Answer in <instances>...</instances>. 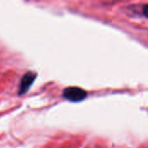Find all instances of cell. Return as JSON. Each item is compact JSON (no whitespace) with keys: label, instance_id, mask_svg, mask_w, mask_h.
Returning a JSON list of instances; mask_svg holds the SVG:
<instances>
[{"label":"cell","instance_id":"2","mask_svg":"<svg viewBox=\"0 0 148 148\" xmlns=\"http://www.w3.org/2000/svg\"><path fill=\"white\" fill-rule=\"evenodd\" d=\"M36 76V74L33 73L31 71L26 73L23 76L21 82H20V87H19V95H23L24 93H26L29 90V88L31 87L33 82L35 81Z\"/></svg>","mask_w":148,"mask_h":148},{"label":"cell","instance_id":"3","mask_svg":"<svg viewBox=\"0 0 148 148\" xmlns=\"http://www.w3.org/2000/svg\"><path fill=\"white\" fill-rule=\"evenodd\" d=\"M142 12L145 16L148 17V4H145L142 8Z\"/></svg>","mask_w":148,"mask_h":148},{"label":"cell","instance_id":"1","mask_svg":"<svg viewBox=\"0 0 148 148\" xmlns=\"http://www.w3.org/2000/svg\"><path fill=\"white\" fill-rule=\"evenodd\" d=\"M62 96L73 102L83 101L87 97V92L78 87H69L63 90Z\"/></svg>","mask_w":148,"mask_h":148}]
</instances>
